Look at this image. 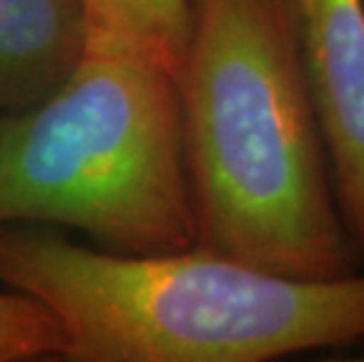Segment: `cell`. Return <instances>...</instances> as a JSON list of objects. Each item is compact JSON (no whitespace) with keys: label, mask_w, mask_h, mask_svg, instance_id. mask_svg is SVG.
Returning a JSON list of instances; mask_svg holds the SVG:
<instances>
[{"label":"cell","mask_w":364,"mask_h":362,"mask_svg":"<svg viewBox=\"0 0 364 362\" xmlns=\"http://www.w3.org/2000/svg\"><path fill=\"white\" fill-rule=\"evenodd\" d=\"M176 82L198 247L287 278L360 273L280 0H193Z\"/></svg>","instance_id":"obj_1"},{"label":"cell","mask_w":364,"mask_h":362,"mask_svg":"<svg viewBox=\"0 0 364 362\" xmlns=\"http://www.w3.org/2000/svg\"><path fill=\"white\" fill-rule=\"evenodd\" d=\"M0 284L57 315L68 362H268L364 341V273L287 278L198 245L120 254L0 223Z\"/></svg>","instance_id":"obj_2"},{"label":"cell","mask_w":364,"mask_h":362,"mask_svg":"<svg viewBox=\"0 0 364 362\" xmlns=\"http://www.w3.org/2000/svg\"><path fill=\"white\" fill-rule=\"evenodd\" d=\"M0 223L68 226L120 254L193 247L176 75L82 55L43 102L3 115Z\"/></svg>","instance_id":"obj_3"},{"label":"cell","mask_w":364,"mask_h":362,"mask_svg":"<svg viewBox=\"0 0 364 362\" xmlns=\"http://www.w3.org/2000/svg\"><path fill=\"white\" fill-rule=\"evenodd\" d=\"M327 146L338 212L364 261V0H280Z\"/></svg>","instance_id":"obj_4"},{"label":"cell","mask_w":364,"mask_h":362,"mask_svg":"<svg viewBox=\"0 0 364 362\" xmlns=\"http://www.w3.org/2000/svg\"><path fill=\"white\" fill-rule=\"evenodd\" d=\"M82 55V0H0V113L43 102Z\"/></svg>","instance_id":"obj_5"},{"label":"cell","mask_w":364,"mask_h":362,"mask_svg":"<svg viewBox=\"0 0 364 362\" xmlns=\"http://www.w3.org/2000/svg\"><path fill=\"white\" fill-rule=\"evenodd\" d=\"M85 55L125 57L179 73L193 0H82Z\"/></svg>","instance_id":"obj_6"},{"label":"cell","mask_w":364,"mask_h":362,"mask_svg":"<svg viewBox=\"0 0 364 362\" xmlns=\"http://www.w3.org/2000/svg\"><path fill=\"white\" fill-rule=\"evenodd\" d=\"M66 332L48 306L24 292H0V362L64 358Z\"/></svg>","instance_id":"obj_7"},{"label":"cell","mask_w":364,"mask_h":362,"mask_svg":"<svg viewBox=\"0 0 364 362\" xmlns=\"http://www.w3.org/2000/svg\"><path fill=\"white\" fill-rule=\"evenodd\" d=\"M358 360H362V362H364V356H362V358H358Z\"/></svg>","instance_id":"obj_8"}]
</instances>
